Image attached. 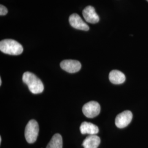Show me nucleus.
Instances as JSON below:
<instances>
[{"mask_svg":"<svg viewBox=\"0 0 148 148\" xmlns=\"http://www.w3.org/2000/svg\"><path fill=\"white\" fill-rule=\"evenodd\" d=\"M2 85V79L0 78V86H1Z\"/></svg>","mask_w":148,"mask_h":148,"instance_id":"obj_14","label":"nucleus"},{"mask_svg":"<svg viewBox=\"0 0 148 148\" xmlns=\"http://www.w3.org/2000/svg\"><path fill=\"white\" fill-rule=\"evenodd\" d=\"M147 1H148V0H147Z\"/></svg>","mask_w":148,"mask_h":148,"instance_id":"obj_16","label":"nucleus"},{"mask_svg":"<svg viewBox=\"0 0 148 148\" xmlns=\"http://www.w3.org/2000/svg\"><path fill=\"white\" fill-rule=\"evenodd\" d=\"M60 65L62 69L69 73H77L81 68V64L75 60H64L60 63Z\"/></svg>","mask_w":148,"mask_h":148,"instance_id":"obj_6","label":"nucleus"},{"mask_svg":"<svg viewBox=\"0 0 148 148\" xmlns=\"http://www.w3.org/2000/svg\"><path fill=\"white\" fill-rule=\"evenodd\" d=\"M46 148H63V139L62 136L55 134L48 144Z\"/></svg>","mask_w":148,"mask_h":148,"instance_id":"obj_12","label":"nucleus"},{"mask_svg":"<svg viewBox=\"0 0 148 148\" xmlns=\"http://www.w3.org/2000/svg\"><path fill=\"white\" fill-rule=\"evenodd\" d=\"M82 134H88L90 135H95L99 132V128L92 123L84 122L81 123L79 128Z\"/></svg>","mask_w":148,"mask_h":148,"instance_id":"obj_9","label":"nucleus"},{"mask_svg":"<svg viewBox=\"0 0 148 148\" xmlns=\"http://www.w3.org/2000/svg\"><path fill=\"white\" fill-rule=\"evenodd\" d=\"M0 50L2 52L13 56L21 54L23 47L21 44L12 39H5L0 42Z\"/></svg>","mask_w":148,"mask_h":148,"instance_id":"obj_2","label":"nucleus"},{"mask_svg":"<svg viewBox=\"0 0 148 148\" xmlns=\"http://www.w3.org/2000/svg\"><path fill=\"white\" fill-rule=\"evenodd\" d=\"M109 79L112 84L115 85H120L123 84L125 80L126 77L125 74L121 71L114 70H112L109 75Z\"/></svg>","mask_w":148,"mask_h":148,"instance_id":"obj_10","label":"nucleus"},{"mask_svg":"<svg viewBox=\"0 0 148 148\" xmlns=\"http://www.w3.org/2000/svg\"><path fill=\"white\" fill-rule=\"evenodd\" d=\"M69 21L71 26L75 29L84 31H88L90 29L88 25L77 14L74 13L70 16Z\"/></svg>","mask_w":148,"mask_h":148,"instance_id":"obj_7","label":"nucleus"},{"mask_svg":"<svg viewBox=\"0 0 148 148\" xmlns=\"http://www.w3.org/2000/svg\"><path fill=\"white\" fill-rule=\"evenodd\" d=\"M8 13V10L7 8L4 5H0V15L1 16H5Z\"/></svg>","mask_w":148,"mask_h":148,"instance_id":"obj_13","label":"nucleus"},{"mask_svg":"<svg viewBox=\"0 0 148 148\" xmlns=\"http://www.w3.org/2000/svg\"><path fill=\"white\" fill-rule=\"evenodd\" d=\"M101 143V139L95 135H90L86 138L82 143L84 148H97Z\"/></svg>","mask_w":148,"mask_h":148,"instance_id":"obj_11","label":"nucleus"},{"mask_svg":"<svg viewBox=\"0 0 148 148\" xmlns=\"http://www.w3.org/2000/svg\"><path fill=\"white\" fill-rule=\"evenodd\" d=\"M39 132V126L37 122L31 120L27 124L25 130V137L27 143H35L37 140Z\"/></svg>","mask_w":148,"mask_h":148,"instance_id":"obj_3","label":"nucleus"},{"mask_svg":"<svg viewBox=\"0 0 148 148\" xmlns=\"http://www.w3.org/2000/svg\"><path fill=\"white\" fill-rule=\"evenodd\" d=\"M1 142H2V138L1 137H0V143H1Z\"/></svg>","mask_w":148,"mask_h":148,"instance_id":"obj_15","label":"nucleus"},{"mask_svg":"<svg viewBox=\"0 0 148 148\" xmlns=\"http://www.w3.org/2000/svg\"><path fill=\"white\" fill-rule=\"evenodd\" d=\"M82 112L85 116L88 118H94L99 114L101 106L95 101H90L84 106Z\"/></svg>","mask_w":148,"mask_h":148,"instance_id":"obj_4","label":"nucleus"},{"mask_svg":"<svg viewBox=\"0 0 148 148\" xmlns=\"http://www.w3.org/2000/svg\"><path fill=\"white\" fill-rule=\"evenodd\" d=\"M133 118L131 111L126 110L119 114L115 119V125L119 128H123L127 127L131 123Z\"/></svg>","mask_w":148,"mask_h":148,"instance_id":"obj_5","label":"nucleus"},{"mask_svg":"<svg viewBox=\"0 0 148 148\" xmlns=\"http://www.w3.org/2000/svg\"><path fill=\"white\" fill-rule=\"evenodd\" d=\"M82 14L86 21L91 24H95L99 21V16L95 11V8L88 5L83 10Z\"/></svg>","mask_w":148,"mask_h":148,"instance_id":"obj_8","label":"nucleus"},{"mask_svg":"<svg viewBox=\"0 0 148 148\" xmlns=\"http://www.w3.org/2000/svg\"><path fill=\"white\" fill-rule=\"evenodd\" d=\"M23 81L33 94L41 93L44 90V86L41 79L32 73H24L23 75Z\"/></svg>","mask_w":148,"mask_h":148,"instance_id":"obj_1","label":"nucleus"}]
</instances>
